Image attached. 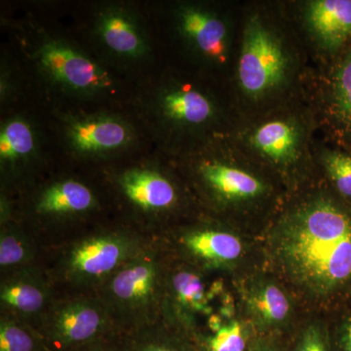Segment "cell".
<instances>
[{
	"label": "cell",
	"instance_id": "24",
	"mask_svg": "<svg viewBox=\"0 0 351 351\" xmlns=\"http://www.w3.org/2000/svg\"><path fill=\"white\" fill-rule=\"evenodd\" d=\"M289 351H334L329 322L318 314H307L289 337Z\"/></svg>",
	"mask_w": 351,
	"mask_h": 351
},
{
	"label": "cell",
	"instance_id": "20",
	"mask_svg": "<svg viewBox=\"0 0 351 351\" xmlns=\"http://www.w3.org/2000/svg\"><path fill=\"white\" fill-rule=\"evenodd\" d=\"M307 20L327 46L336 47L351 34V0H317L309 4Z\"/></svg>",
	"mask_w": 351,
	"mask_h": 351
},
{
	"label": "cell",
	"instance_id": "9",
	"mask_svg": "<svg viewBox=\"0 0 351 351\" xmlns=\"http://www.w3.org/2000/svg\"><path fill=\"white\" fill-rule=\"evenodd\" d=\"M215 294L204 271L186 263L172 265L166 274L161 320L193 334L216 313Z\"/></svg>",
	"mask_w": 351,
	"mask_h": 351
},
{
	"label": "cell",
	"instance_id": "17",
	"mask_svg": "<svg viewBox=\"0 0 351 351\" xmlns=\"http://www.w3.org/2000/svg\"><path fill=\"white\" fill-rule=\"evenodd\" d=\"M40 154L38 130L31 120L16 114L0 127V167L4 174L20 175L36 164Z\"/></svg>",
	"mask_w": 351,
	"mask_h": 351
},
{
	"label": "cell",
	"instance_id": "27",
	"mask_svg": "<svg viewBox=\"0 0 351 351\" xmlns=\"http://www.w3.org/2000/svg\"><path fill=\"white\" fill-rule=\"evenodd\" d=\"M325 167L339 195L351 198V156L331 152L325 157Z\"/></svg>",
	"mask_w": 351,
	"mask_h": 351
},
{
	"label": "cell",
	"instance_id": "28",
	"mask_svg": "<svg viewBox=\"0 0 351 351\" xmlns=\"http://www.w3.org/2000/svg\"><path fill=\"white\" fill-rule=\"evenodd\" d=\"M329 322L334 351H351V302L337 311Z\"/></svg>",
	"mask_w": 351,
	"mask_h": 351
},
{
	"label": "cell",
	"instance_id": "1",
	"mask_svg": "<svg viewBox=\"0 0 351 351\" xmlns=\"http://www.w3.org/2000/svg\"><path fill=\"white\" fill-rule=\"evenodd\" d=\"M265 267L307 314L334 313L351 302V214L327 197L289 210L263 239Z\"/></svg>",
	"mask_w": 351,
	"mask_h": 351
},
{
	"label": "cell",
	"instance_id": "23",
	"mask_svg": "<svg viewBox=\"0 0 351 351\" xmlns=\"http://www.w3.org/2000/svg\"><path fill=\"white\" fill-rule=\"evenodd\" d=\"M0 351H50L38 329L29 323L2 315L0 320Z\"/></svg>",
	"mask_w": 351,
	"mask_h": 351
},
{
	"label": "cell",
	"instance_id": "19",
	"mask_svg": "<svg viewBox=\"0 0 351 351\" xmlns=\"http://www.w3.org/2000/svg\"><path fill=\"white\" fill-rule=\"evenodd\" d=\"M96 206L93 191L75 179L51 182L39 191L34 201V212L47 218L78 216Z\"/></svg>",
	"mask_w": 351,
	"mask_h": 351
},
{
	"label": "cell",
	"instance_id": "7",
	"mask_svg": "<svg viewBox=\"0 0 351 351\" xmlns=\"http://www.w3.org/2000/svg\"><path fill=\"white\" fill-rule=\"evenodd\" d=\"M145 249L140 239L129 233L91 235L69 249L62 261V272L69 282L100 286Z\"/></svg>",
	"mask_w": 351,
	"mask_h": 351
},
{
	"label": "cell",
	"instance_id": "4",
	"mask_svg": "<svg viewBox=\"0 0 351 351\" xmlns=\"http://www.w3.org/2000/svg\"><path fill=\"white\" fill-rule=\"evenodd\" d=\"M32 60L41 77L62 93L94 98L114 90L110 71L64 39L43 36Z\"/></svg>",
	"mask_w": 351,
	"mask_h": 351
},
{
	"label": "cell",
	"instance_id": "6",
	"mask_svg": "<svg viewBox=\"0 0 351 351\" xmlns=\"http://www.w3.org/2000/svg\"><path fill=\"white\" fill-rule=\"evenodd\" d=\"M36 329L50 351H73L120 332L99 298H73L51 304Z\"/></svg>",
	"mask_w": 351,
	"mask_h": 351
},
{
	"label": "cell",
	"instance_id": "15",
	"mask_svg": "<svg viewBox=\"0 0 351 351\" xmlns=\"http://www.w3.org/2000/svg\"><path fill=\"white\" fill-rule=\"evenodd\" d=\"M0 302L4 315L29 323L27 318L36 316L43 318L49 309L50 287L41 274L31 267H24L16 270L2 281Z\"/></svg>",
	"mask_w": 351,
	"mask_h": 351
},
{
	"label": "cell",
	"instance_id": "29",
	"mask_svg": "<svg viewBox=\"0 0 351 351\" xmlns=\"http://www.w3.org/2000/svg\"><path fill=\"white\" fill-rule=\"evenodd\" d=\"M73 351H130L126 335H110L105 338L97 339L93 343H88Z\"/></svg>",
	"mask_w": 351,
	"mask_h": 351
},
{
	"label": "cell",
	"instance_id": "22",
	"mask_svg": "<svg viewBox=\"0 0 351 351\" xmlns=\"http://www.w3.org/2000/svg\"><path fill=\"white\" fill-rule=\"evenodd\" d=\"M253 145L276 162H286L295 156L298 134L287 122L271 121L261 126L252 138Z\"/></svg>",
	"mask_w": 351,
	"mask_h": 351
},
{
	"label": "cell",
	"instance_id": "3",
	"mask_svg": "<svg viewBox=\"0 0 351 351\" xmlns=\"http://www.w3.org/2000/svg\"><path fill=\"white\" fill-rule=\"evenodd\" d=\"M184 263L202 271L239 278L265 267L261 242L233 228L202 225L184 228L175 239Z\"/></svg>",
	"mask_w": 351,
	"mask_h": 351
},
{
	"label": "cell",
	"instance_id": "5",
	"mask_svg": "<svg viewBox=\"0 0 351 351\" xmlns=\"http://www.w3.org/2000/svg\"><path fill=\"white\" fill-rule=\"evenodd\" d=\"M240 311L258 335L289 336L302 320L294 295L265 267L233 279Z\"/></svg>",
	"mask_w": 351,
	"mask_h": 351
},
{
	"label": "cell",
	"instance_id": "26",
	"mask_svg": "<svg viewBox=\"0 0 351 351\" xmlns=\"http://www.w3.org/2000/svg\"><path fill=\"white\" fill-rule=\"evenodd\" d=\"M332 107L339 121L351 132V54L341 63L335 76Z\"/></svg>",
	"mask_w": 351,
	"mask_h": 351
},
{
	"label": "cell",
	"instance_id": "11",
	"mask_svg": "<svg viewBox=\"0 0 351 351\" xmlns=\"http://www.w3.org/2000/svg\"><path fill=\"white\" fill-rule=\"evenodd\" d=\"M287 59L280 44L257 19L244 32L239 62V80L247 94L258 96L282 82Z\"/></svg>",
	"mask_w": 351,
	"mask_h": 351
},
{
	"label": "cell",
	"instance_id": "2",
	"mask_svg": "<svg viewBox=\"0 0 351 351\" xmlns=\"http://www.w3.org/2000/svg\"><path fill=\"white\" fill-rule=\"evenodd\" d=\"M167 269L160 256L145 249L101 284L98 298L121 334L161 319Z\"/></svg>",
	"mask_w": 351,
	"mask_h": 351
},
{
	"label": "cell",
	"instance_id": "25",
	"mask_svg": "<svg viewBox=\"0 0 351 351\" xmlns=\"http://www.w3.org/2000/svg\"><path fill=\"white\" fill-rule=\"evenodd\" d=\"M34 258L31 245L23 233L13 226L2 228L0 234V267L4 270L27 267Z\"/></svg>",
	"mask_w": 351,
	"mask_h": 351
},
{
	"label": "cell",
	"instance_id": "16",
	"mask_svg": "<svg viewBox=\"0 0 351 351\" xmlns=\"http://www.w3.org/2000/svg\"><path fill=\"white\" fill-rule=\"evenodd\" d=\"M197 175L207 191L221 202H250L267 191L265 182L256 176L221 161H202Z\"/></svg>",
	"mask_w": 351,
	"mask_h": 351
},
{
	"label": "cell",
	"instance_id": "30",
	"mask_svg": "<svg viewBox=\"0 0 351 351\" xmlns=\"http://www.w3.org/2000/svg\"><path fill=\"white\" fill-rule=\"evenodd\" d=\"M289 336L258 335L249 351H289Z\"/></svg>",
	"mask_w": 351,
	"mask_h": 351
},
{
	"label": "cell",
	"instance_id": "13",
	"mask_svg": "<svg viewBox=\"0 0 351 351\" xmlns=\"http://www.w3.org/2000/svg\"><path fill=\"white\" fill-rule=\"evenodd\" d=\"M117 184L129 204L144 213H165L179 202L174 182L152 165L127 168L117 176Z\"/></svg>",
	"mask_w": 351,
	"mask_h": 351
},
{
	"label": "cell",
	"instance_id": "10",
	"mask_svg": "<svg viewBox=\"0 0 351 351\" xmlns=\"http://www.w3.org/2000/svg\"><path fill=\"white\" fill-rule=\"evenodd\" d=\"M92 32L106 53L125 64L144 61L151 53L144 21L128 4L110 3L94 12Z\"/></svg>",
	"mask_w": 351,
	"mask_h": 351
},
{
	"label": "cell",
	"instance_id": "18",
	"mask_svg": "<svg viewBox=\"0 0 351 351\" xmlns=\"http://www.w3.org/2000/svg\"><path fill=\"white\" fill-rule=\"evenodd\" d=\"M176 20L182 38L201 55L219 63L226 61L228 32L223 20L195 6H182Z\"/></svg>",
	"mask_w": 351,
	"mask_h": 351
},
{
	"label": "cell",
	"instance_id": "12",
	"mask_svg": "<svg viewBox=\"0 0 351 351\" xmlns=\"http://www.w3.org/2000/svg\"><path fill=\"white\" fill-rule=\"evenodd\" d=\"M141 110L152 129L199 127L209 122L215 113L206 95L186 85L149 88L143 95Z\"/></svg>",
	"mask_w": 351,
	"mask_h": 351
},
{
	"label": "cell",
	"instance_id": "8",
	"mask_svg": "<svg viewBox=\"0 0 351 351\" xmlns=\"http://www.w3.org/2000/svg\"><path fill=\"white\" fill-rule=\"evenodd\" d=\"M61 120L64 147L75 158H108L137 142V131L130 122L112 113H66Z\"/></svg>",
	"mask_w": 351,
	"mask_h": 351
},
{
	"label": "cell",
	"instance_id": "21",
	"mask_svg": "<svg viewBox=\"0 0 351 351\" xmlns=\"http://www.w3.org/2000/svg\"><path fill=\"white\" fill-rule=\"evenodd\" d=\"M126 338L130 351H199L191 335L161 319Z\"/></svg>",
	"mask_w": 351,
	"mask_h": 351
},
{
	"label": "cell",
	"instance_id": "14",
	"mask_svg": "<svg viewBox=\"0 0 351 351\" xmlns=\"http://www.w3.org/2000/svg\"><path fill=\"white\" fill-rule=\"evenodd\" d=\"M258 332L228 295L225 304L198 327L191 338L199 351H249Z\"/></svg>",
	"mask_w": 351,
	"mask_h": 351
}]
</instances>
